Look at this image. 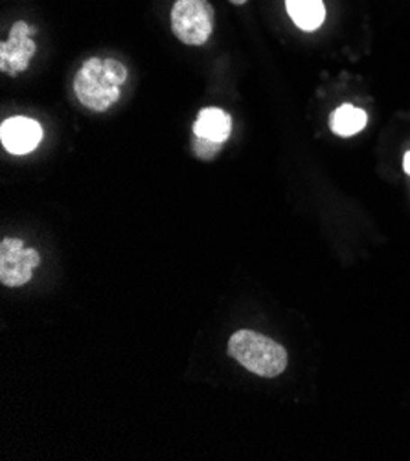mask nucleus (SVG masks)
Returning <instances> with one entry per match:
<instances>
[{"label":"nucleus","instance_id":"7","mask_svg":"<svg viewBox=\"0 0 410 461\" xmlns=\"http://www.w3.org/2000/svg\"><path fill=\"white\" fill-rule=\"evenodd\" d=\"M194 134L205 138V140L223 144L232 134V118L229 113L217 107L203 109L194 123Z\"/></svg>","mask_w":410,"mask_h":461},{"label":"nucleus","instance_id":"9","mask_svg":"<svg viewBox=\"0 0 410 461\" xmlns=\"http://www.w3.org/2000/svg\"><path fill=\"white\" fill-rule=\"evenodd\" d=\"M369 122V116L367 113H364L362 109H357L350 104L346 105H341L332 116H330V127L335 134L342 136V138H348V136H353L357 134L359 131L364 129V125H367Z\"/></svg>","mask_w":410,"mask_h":461},{"label":"nucleus","instance_id":"12","mask_svg":"<svg viewBox=\"0 0 410 461\" xmlns=\"http://www.w3.org/2000/svg\"><path fill=\"white\" fill-rule=\"evenodd\" d=\"M231 3H232V5H236V6H241V5H245V3H247V0H231Z\"/></svg>","mask_w":410,"mask_h":461},{"label":"nucleus","instance_id":"3","mask_svg":"<svg viewBox=\"0 0 410 461\" xmlns=\"http://www.w3.org/2000/svg\"><path fill=\"white\" fill-rule=\"evenodd\" d=\"M171 30L188 46L205 44L214 30V8L208 0H177L171 8Z\"/></svg>","mask_w":410,"mask_h":461},{"label":"nucleus","instance_id":"8","mask_svg":"<svg viewBox=\"0 0 410 461\" xmlns=\"http://www.w3.org/2000/svg\"><path fill=\"white\" fill-rule=\"evenodd\" d=\"M286 8L293 23L304 32H314L326 19L323 0H286Z\"/></svg>","mask_w":410,"mask_h":461},{"label":"nucleus","instance_id":"5","mask_svg":"<svg viewBox=\"0 0 410 461\" xmlns=\"http://www.w3.org/2000/svg\"><path fill=\"white\" fill-rule=\"evenodd\" d=\"M35 33V28L28 26L24 21H19L10 30V39L0 46V70L12 76L28 68L30 59L35 54V42L30 35Z\"/></svg>","mask_w":410,"mask_h":461},{"label":"nucleus","instance_id":"2","mask_svg":"<svg viewBox=\"0 0 410 461\" xmlns=\"http://www.w3.org/2000/svg\"><path fill=\"white\" fill-rule=\"evenodd\" d=\"M229 355L260 377H278L287 367V351L277 340L256 331H238L229 340Z\"/></svg>","mask_w":410,"mask_h":461},{"label":"nucleus","instance_id":"11","mask_svg":"<svg viewBox=\"0 0 410 461\" xmlns=\"http://www.w3.org/2000/svg\"><path fill=\"white\" fill-rule=\"evenodd\" d=\"M403 169L405 173L410 175V153H405V158H403Z\"/></svg>","mask_w":410,"mask_h":461},{"label":"nucleus","instance_id":"6","mask_svg":"<svg viewBox=\"0 0 410 461\" xmlns=\"http://www.w3.org/2000/svg\"><path fill=\"white\" fill-rule=\"evenodd\" d=\"M0 140L12 155H26L41 144L42 127L32 118L14 116L0 127Z\"/></svg>","mask_w":410,"mask_h":461},{"label":"nucleus","instance_id":"10","mask_svg":"<svg viewBox=\"0 0 410 461\" xmlns=\"http://www.w3.org/2000/svg\"><path fill=\"white\" fill-rule=\"evenodd\" d=\"M221 146L223 144L205 140V138H199V136H196V140H194V151L203 160H212L221 151Z\"/></svg>","mask_w":410,"mask_h":461},{"label":"nucleus","instance_id":"1","mask_svg":"<svg viewBox=\"0 0 410 461\" xmlns=\"http://www.w3.org/2000/svg\"><path fill=\"white\" fill-rule=\"evenodd\" d=\"M127 79V68L116 59H87L76 74L74 92L81 105L95 113L111 109L120 100V88Z\"/></svg>","mask_w":410,"mask_h":461},{"label":"nucleus","instance_id":"4","mask_svg":"<svg viewBox=\"0 0 410 461\" xmlns=\"http://www.w3.org/2000/svg\"><path fill=\"white\" fill-rule=\"evenodd\" d=\"M39 263L37 250L26 249L21 240L8 238L0 245V282L6 287H23L32 280Z\"/></svg>","mask_w":410,"mask_h":461}]
</instances>
